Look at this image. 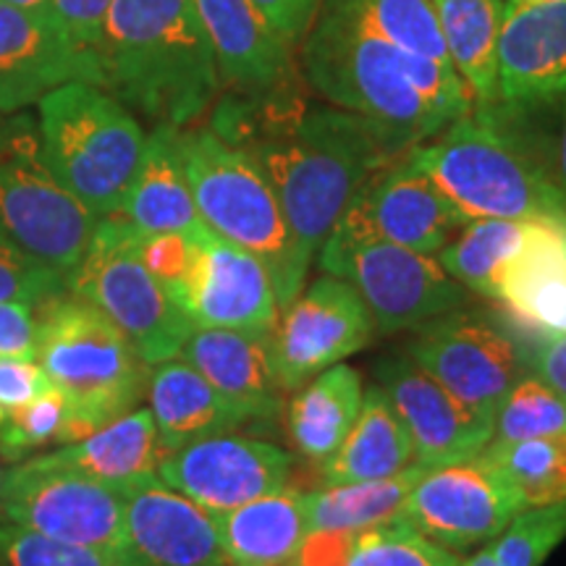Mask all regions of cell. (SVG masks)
Masks as SVG:
<instances>
[{"label": "cell", "instance_id": "1", "mask_svg": "<svg viewBox=\"0 0 566 566\" xmlns=\"http://www.w3.org/2000/svg\"><path fill=\"white\" fill-rule=\"evenodd\" d=\"M307 90L300 82L263 97L226 92L210 108V129L258 163L313 265L359 187L415 142L359 113L313 105Z\"/></svg>", "mask_w": 566, "mask_h": 566}, {"label": "cell", "instance_id": "2", "mask_svg": "<svg viewBox=\"0 0 566 566\" xmlns=\"http://www.w3.org/2000/svg\"><path fill=\"white\" fill-rule=\"evenodd\" d=\"M296 63L325 103L391 126L415 145L475 105L454 66L396 48L352 0H325Z\"/></svg>", "mask_w": 566, "mask_h": 566}, {"label": "cell", "instance_id": "3", "mask_svg": "<svg viewBox=\"0 0 566 566\" xmlns=\"http://www.w3.org/2000/svg\"><path fill=\"white\" fill-rule=\"evenodd\" d=\"M97 63L101 87L153 124L187 129L223 90L195 0H113Z\"/></svg>", "mask_w": 566, "mask_h": 566}, {"label": "cell", "instance_id": "4", "mask_svg": "<svg viewBox=\"0 0 566 566\" xmlns=\"http://www.w3.org/2000/svg\"><path fill=\"white\" fill-rule=\"evenodd\" d=\"M417 166L470 218L566 223V197L543 160L491 105H472L409 150Z\"/></svg>", "mask_w": 566, "mask_h": 566}, {"label": "cell", "instance_id": "5", "mask_svg": "<svg viewBox=\"0 0 566 566\" xmlns=\"http://www.w3.org/2000/svg\"><path fill=\"white\" fill-rule=\"evenodd\" d=\"M38 363L66 399L61 446L92 436L147 396L150 365L116 323L71 292L40 307Z\"/></svg>", "mask_w": 566, "mask_h": 566}, {"label": "cell", "instance_id": "6", "mask_svg": "<svg viewBox=\"0 0 566 566\" xmlns=\"http://www.w3.org/2000/svg\"><path fill=\"white\" fill-rule=\"evenodd\" d=\"M181 155L197 212L212 233L242 247L271 275L279 310L300 296L304 263L271 181L250 155L231 147L210 126L181 129Z\"/></svg>", "mask_w": 566, "mask_h": 566}, {"label": "cell", "instance_id": "7", "mask_svg": "<svg viewBox=\"0 0 566 566\" xmlns=\"http://www.w3.org/2000/svg\"><path fill=\"white\" fill-rule=\"evenodd\" d=\"M40 105V145L48 168L92 216H118L137 176L147 134L111 92L66 82Z\"/></svg>", "mask_w": 566, "mask_h": 566}, {"label": "cell", "instance_id": "8", "mask_svg": "<svg viewBox=\"0 0 566 566\" xmlns=\"http://www.w3.org/2000/svg\"><path fill=\"white\" fill-rule=\"evenodd\" d=\"M95 226L97 216L48 168L38 122L27 111L0 113V233L71 289Z\"/></svg>", "mask_w": 566, "mask_h": 566}, {"label": "cell", "instance_id": "9", "mask_svg": "<svg viewBox=\"0 0 566 566\" xmlns=\"http://www.w3.org/2000/svg\"><path fill=\"white\" fill-rule=\"evenodd\" d=\"M139 242L142 231L124 216L97 218L71 294L95 304L153 367L179 357L195 323L142 263Z\"/></svg>", "mask_w": 566, "mask_h": 566}, {"label": "cell", "instance_id": "10", "mask_svg": "<svg viewBox=\"0 0 566 566\" xmlns=\"http://www.w3.org/2000/svg\"><path fill=\"white\" fill-rule=\"evenodd\" d=\"M407 354L467 407L495 422L512 388L527 375L520 325L488 310H451L417 328Z\"/></svg>", "mask_w": 566, "mask_h": 566}, {"label": "cell", "instance_id": "11", "mask_svg": "<svg viewBox=\"0 0 566 566\" xmlns=\"http://www.w3.org/2000/svg\"><path fill=\"white\" fill-rule=\"evenodd\" d=\"M317 263L325 273L349 281L357 289L378 334L417 331L470 302V289L451 279L433 254L391 242L325 239Z\"/></svg>", "mask_w": 566, "mask_h": 566}, {"label": "cell", "instance_id": "12", "mask_svg": "<svg viewBox=\"0 0 566 566\" xmlns=\"http://www.w3.org/2000/svg\"><path fill=\"white\" fill-rule=\"evenodd\" d=\"M0 522L124 556V499L118 485L30 462L0 480Z\"/></svg>", "mask_w": 566, "mask_h": 566}, {"label": "cell", "instance_id": "13", "mask_svg": "<svg viewBox=\"0 0 566 566\" xmlns=\"http://www.w3.org/2000/svg\"><path fill=\"white\" fill-rule=\"evenodd\" d=\"M472 218L464 216L409 153L378 168L352 197L331 242H391L438 254Z\"/></svg>", "mask_w": 566, "mask_h": 566}, {"label": "cell", "instance_id": "14", "mask_svg": "<svg viewBox=\"0 0 566 566\" xmlns=\"http://www.w3.org/2000/svg\"><path fill=\"white\" fill-rule=\"evenodd\" d=\"M375 321L349 281L325 273L307 292L281 310L268 334L273 373L283 394L365 349Z\"/></svg>", "mask_w": 566, "mask_h": 566}, {"label": "cell", "instance_id": "15", "mask_svg": "<svg viewBox=\"0 0 566 566\" xmlns=\"http://www.w3.org/2000/svg\"><path fill=\"white\" fill-rule=\"evenodd\" d=\"M158 478L205 512H229L292 488L294 454L260 438L223 433L166 451Z\"/></svg>", "mask_w": 566, "mask_h": 566}, {"label": "cell", "instance_id": "16", "mask_svg": "<svg viewBox=\"0 0 566 566\" xmlns=\"http://www.w3.org/2000/svg\"><path fill=\"white\" fill-rule=\"evenodd\" d=\"M525 501L493 467L472 459L428 470L407 495L401 516L451 551H470L493 541Z\"/></svg>", "mask_w": 566, "mask_h": 566}, {"label": "cell", "instance_id": "17", "mask_svg": "<svg viewBox=\"0 0 566 566\" xmlns=\"http://www.w3.org/2000/svg\"><path fill=\"white\" fill-rule=\"evenodd\" d=\"M375 378L407 424L415 464L436 470L472 462L493 441L495 422L467 407L407 352L380 359L375 365Z\"/></svg>", "mask_w": 566, "mask_h": 566}, {"label": "cell", "instance_id": "18", "mask_svg": "<svg viewBox=\"0 0 566 566\" xmlns=\"http://www.w3.org/2000/svg\"><path fill=\"white\" fill-rule=\"evenodd\" d=\"M174 300L195 328L271 334L279 321V302L265 265L208 226L195 233L192 265Z\"/></svg>", "mask_w": 566, "mask_h": 566}, {"label": "cell", "instance_id": "19", "mask_svg": "<svg viewBox=\"0 0 566 566\" xmlns=\"http://www.w3.org/2000/svg\"><path fill=\"white\" fill-rule=\"evenodd\" d=\"M66 82L101 87V63L76 48L51 9L0 3V113L24 111Z\"/></svg>", "mask_w": 566, "mask_h": 566}, {"label": "cell", "instance_id": "20", "mask_svg": "<svg viewBox=\"0 0 566 566\" xmlns=\"http://www.w3.org/2000/svg\"><path fill=\"white\" fill-rule=\"evenodd\" d=\"M129 566H229L212 514L158 475L118 485Z\"/></svg>", "mask_w": 566, "mask_h": 566}, {"label": "cell", "instance_id": "21", "mask_svg": "<svg viewBox=\"0 0 566 566\" xmlns=\"http://www.w3.org/2000/svg\"><path fill=\"white\" fill-rule=\"evenodd\" d=\"M495 69L499 103L562 101L566 95V0H509Z\"/></svg>", "mask_w": 566, "mask_h": 566}, {"label": "cell", "instance_id": "22", "mask_svg": "<svg viewBox=\"0 0 566 566\" xmlns=\"http://www.w3.org/2000/svg\"><path fill=\"white\" fill-rule=\"evenodd\" d=\"M226 92L263 97L304 82L296 48L250 0H195Z\"/></svg>", "mask_w": 566, "mask_h": 566}, {"label": "cell", "instance_id": "23", "mask_svg": "<svg viewBox=\"0 0 566 566\" xmlns=\"http://www.w3.org/2000/svg\"><path fill=\"white\" fill-rule=\"evenodd\" d=\"M147 399H150L163 454L210 436L237 433L244 424L258 422L252 412L218 391L200 370H195L181 357L150 367Z\"/></svg>", "mask_w": 566, "mask_h": 566}, {"label": "cell", "instance_id": "24", "mask_svg": "<svg viewBox=\"0 0 566 566\" xmlns=\"http://www.w3.org/2000/svg\"><path fill=\"white\" fill-rule=\"evenodd\" d=\"M179 357L200 370L218 391L252 412L258 422H273L281 415L283 388L275 380L268 334L195 328Z\"/></svg>", "mask_w": 566, "mask_h": 566}, {"label": "cell", "instance_id": "25", "mask_svg": "<svg viewBox=\"0 0 566 566\" xmlns=\"http://www.w3.org/2000/svg\"><path fill=\"white\" fill-rule=\"evenodd\" d=\"M118 216L142 233H197L205 229L184 168L179 126L155 124L147 134L137 176Z\"/></svg>", "mask_w": 566, "mask_h": 566}, {"label": "cell", "instance_id": "26", "mask_svg": "<svg viewBox=\"0 0 566 566\" xmlns=\"http://www.w3.org/2000/svg\"><path fill=\"white\" fill-rule=\"evenodd\" d=\"M163 446L150 409H132L76 443H66L34 462L80 472L108 485L137 483L158 475Z\"/></svg>", "mask_w": 566, "mask_h": 566}, {"label": "cell", "instance_id": "27", "mask_svg": "<svg viewBox=\"0 0 566 566\" xmlns=\"http://www.w3.org/2000/svg\"><path fill=\"white\" fill-rule=\"evenodd\" d=\"M212 522L229 566H286L307 535L304 499L292 488L212 514Z\"/></svg>", "mask_w": 566, "mask_h": 566}, {"label": "cell", "instance_id": "28", "mask_svg": "<svg viewBox=\"0 0 566 566\" xmlns=\"http://www.w3.org/2000/svg\"><path fill=\"white\" fill-rule=\"evenodd\" d=\"M363 375L338 363L300 386L286 407V430L294 451L323 464L346 441L363 409Z\"/></svg>", "mask_w": 566, "mask_h": 566}, {"label": "cell", "instance_id": "29", "mask_svg": "<svg viewBox=\"0 0 566 566\" xmlns=\"http://www.w3.org/2000/svg\"><path fill=\"white\" fill-rule=\"evenodd\" d=\"M415 462L412 438L388 394L378 384L367 386L363 409L338 451L321 464V485L357 483L396 475Z\"/></svg>", "mask_w": 566, "mask_h": 566}, {"label": "cell", "instance_id": "30", "mask_svg": "<svg viewBox=\"0 0 566 566\" xmlns=\"http://www.w3.org/2000/svg\"><path fill=\"white\" fill-rule=\"evenodd\" d=\"M438 27L451 66L470 90L472 103H495V48H499L504 0H433Z\"/></svg>", "mask_w": 566, "mask_h": 566}, {"label": "cell", "instance_id": "31", "mask_svg": "<svg viewBox=\"0 0 566 566\" xmlns=\"http://www.w3.org/2000/svg\"><path fill=\"white\" fill-rule=\"evenodd\" d=\"M541 221L472 218L462 231L436 254L451 279L472 294L495 300L499 283L533 242Z\"/></svg>", "mask_w": 566, "mask_h": 566}, {"label": "cell", "instance_id": "32", "mask_svg": "<svg viewBox=\"0 0 566 566\" xmlns=\"http://www.w3.org/2000/svg\"><path fill=\"white\" fill-rule=\"evenodd\" d=\"M428 467L409 464L396 475L378 480H357V483L321 485L317 491L302 493L307 533L328 530V533H359L401 512L407 495L420 483Z\"/></svg>", "mask_w": 566, "mask_h": 566}, {"label": "cell", "instance_id": "33", "mask_svg": "<svg viewBox=\"0 0 566 566\" xmlns=\"http://www.w3.org/2000/svg\"><path fill=\"white\" fill-rule=\"evenodd\" d=\"M480 462L501 472L525 506H543L566 499V433L527 441H491Z\"/></svg>", "mask_w": 566, "mask_h": 566}, {"label": "cell", "instance_id": "34", "mask_svg": "<svg viewBox=\"0 0 566 566\" xmlns=\"http://www.w3.org/2000/svg\"><path fill=\"white\" fill-rule=\"evenodd\" d=\"M566 537V499L527 506L462 566H543Z\"/></svg>", "mask_w": 566, "mask_h": 566}, {"label": "cell", "instance_id": "35", "mask_svg": "<svg viewBox=\"0 0 566 566\" xmlns=\"http://www.w3.org/2000/svg\"><path fill=\"white\" fill-rule=\"evenodd\" d=\"M346 566H462V558L396 514L354 533Z\"/></svg>", "mask_w": 566, "mask_h": 566}, {"label": "cell", "instance_id": "36", "mask_svg": "<svg viewBox=\"0 0 566 566\" xmlns=\"http://www.w3.org/2000/svg\"><path fill=\"white\" fill-rule=\"evenodd\" d=\"M370 24L401 51L451 66L433 0H352Z\"/></svg>", "mask_w": 566, "mask_h": 566}, {"label": "cell", "instance_id": "37", "mask_svg": "<svg viewBox=\"0 0 566 566\" xmlns=\"http://www.w3.org/2000/svg\"><path fill=\"white\" fill-rule=\"evenodd\" d=\"M566 433V399L527 373L512 388L495 415L493 441L512 443L527 438H548Z\"/></svg>", "mask_w": 566, "mask_h": 566}, {"label": "cell", "instance_id": "38", "mask_svg": "<svg viewBox=\"0 0 566 566\" xmlns=\"http://www.w3.org/2000/svg\"><path fill=\"white\" fill-rule=\"evenodd\" d=\"M512 129L527 142V147L543 160L551 179L566 197V95L556 103L514 105L488 103Z\"/></svg>", "mask_w": 566, "mask_h": 566}, {"label": "cell", "instance_id": "39", "mask_svg": "<svg viewBox=\"0 0 566 566\" xmlns=\"http://www.w3.org/2000/svg\"><path fill=\"white\" fill-rule=\"evenodd\" d=\"M0 566H129L122 554L74 546L0 522Z\"/></svg>", "mask_w": 566, "mask_h": 566}, {"label": "cell", "instance_id": "40", "mask_svg": "<svg viewBox=\"0 0 566 566\" xmlns=\"http://www.w3.org/2000/svg\"><path fill=\"white\" fill-rule=\"evenodd\" d=\"M63 417H66V399L55 386L27 405L11 409L0 428V454L9 462H19L30 451L55 441Z\"/></svg>", "mask_w": 566, "mask_h": 566}, {"label": "cell", "instance_id": "41", "mask_svg": "<svg viewBox=\"0 0 566 566\" xmlns=\"http://www.w3.org/2000/svg\"><path fill=\"white\" fill-rule=\"evenodd\" d=\"M69 292L66 279L38 263L0 233V302H30L42 307Z\"/></svg>", "mask_w": 566, "mask_h": 566}, {"label": "cell", "instance_id": "42", "mask_svg": "<svg viewBox=\"0 0 566 566\" xmlns=\"http://www.w3.org/2000/svg\"><path fill=\"white\" fill-rule=\"evenodd\" d=\"M142 263L147 265L155 279L176 296L187 279L189 265L195 258V233L163 231V233H142L139 242Z\"/></svg>", "mask_w": 566, "mask_h": 566}, {"label": "cell", "instance_id": "43", "mask_svg": "<svg viewBox=\"0 0 566 566\" xmlns=\"http://www.w3.org/2000/svg\"><path fill=\"white\" fill-rule=\"evenodd\" d=\"M520 342L527 373H533L535 378H541L543 384L566 399V336L541 334V331H530L520 325Z\"/></svg>", "mask_w": 566, "mask_h": 566}, {"label": "cell", "instance_id": "44", "mask_svg": "<svg viewBox=\"0 0 566 566\" xmlns=\"http://www.w3.org/2000/svg\"><path fill=\"white\" fill-rule=\"evenodd\" d=\"M111 3L113 0H51V11L76 48L97 55Z\"/></svg>", "mask_w": 566, "mask_h": 566}, {"label": "cell", "instance_id": "45", "mask_svg": "<svg viewBox=\"0 0 566 566\" xmlns=\"http://www.w3.org/2000/svg\"><path fill=\"white\" fill-rule=\"evenodd\" d=\"M38 304L0 302V359H38Z\"/></svg>", "mask_w": 566, "mask_h": 566}, {"label": "cell", "instance_id": "46", "mask_svg": "<svg viewBox=\"0 0 566 566\" xmlns=\"http://www.w3.org/2000/svg\"><path fill=\"white\" fill-rule=\"evenodd\" d=\"M53 384L48 380L45 370L38 359L27 357H3L0 359V405L6 409H17L34 396L45 394Z\"/></svg>", "mask_w": 566, "mask_h": 566}, {"label": "cell", "instance_id": "47", "mask_svg": "<svg viewBox=\"0 0 566 566\" xmlns=\"http://www.w3.org/2000/svg\"><path fill=\"white\" fill-rule=\"evenodd\" d=\"M289 45L300 48L325 0H250Z\"/></svg>", "mask_w": 566, "mask_h": 566}, {"label": "cell", "instance_id": "48", "mask_svg": "<svg viewBox=\"0 0 566 566\" xmlns=\"http://www.w3.org/2000/svg\"><path fill=\"white\" fill-rule=\"evenodd\" d=\"M352 537L354 533H328V530L307 533L292 566H346L352 554Z\"/></svg>", "mask_w": 566, "mask_h": 566}, {"label": "cell", "instance_id": "49", "mask_svg": "<svg viewBox=\"0 0 566 566\" xmlns=\"http://www.w3.org/2000/svg\"><path fill=\"white\" fill-rule=\"evenodd\" d=\"M6 6H17V9H51V0H0Z\"/></svg>", "mask_w": 566, "mask_h": 566}, {"label": "cell", "instance_id": "50", "mask_svg": "<svg viewBox=\"0 0 566 566\" xmlns=\"http://www.w3.org/2000/svg\"><path fill=\"white\" fill-rule=\"evenodd\" d=\"M6 417H9V409H6L3 405H0V428H3V422H6Z\"/></svg>", "mask_w": 566, "mask_h": 566}, {"label": "cell", "instance_id": "51", "mask_svg": "<svg viewBox=\"0 0 566 566\" xmlns=\"http://www.w3.org/2000/svg\"><path fill=\"white\" fill-rule=\"evenodd\" d=\"M0 480H3V475H0Z\"/></svg>", "mask_w": 566, "mask_h": 566}, {"label": "cell", "instance_id": "52", "mask_svg": "<svg viewBox=\"0 0 566 566\" xmlns=\"http://www.w3.org/2000/svg\"><path fill=\"white\" fill-rule=\"evenodd\" d=\"M286 566H292V564H286Z\"/></svg>", "mask_w": 566, "mask_h": 566}]
</instances>
